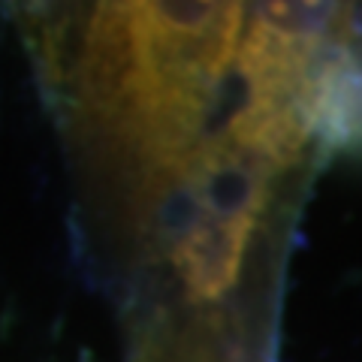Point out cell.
Here are the masks:
<instances>
[{"label":"cell","instance_id":"obj_1","mask_svg":"<svg viewBox=\"0 0 362 362\" xmlns=\"http://www.w3.org/2000/svg\"><path fill=\"white\" fill-rule=\"evenodd\" d=\"M278 332H266L218 314L157 317L145 335L139 362H275Z\"/></svg>","mask_w":362,"mask_h":362}]
</instances>
